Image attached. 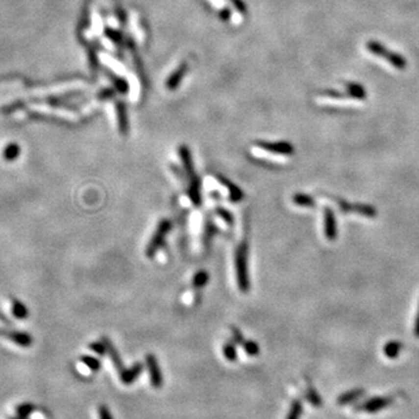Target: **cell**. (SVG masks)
Returning <instances> with one entry per match:
<instances>
[{
  "instance_id": "cell-21",
  "label": "cell",
  "mask_w": 419,
  "mask_h": 419,
  "mask_svg": "<svg viewBox=\"0 0 419 419\" xmlns=\"http://www.w3.org/2000/svg\"><path fill=\"white\" fill-rule=\"evenodd\" d=\"M222 353L223 356H225V359L227 360V361H235L238 358V353H237V347H235L234 343H226L223 345L222 347Z\"/></svg>"
},
{
  "instance_id": "cell-14",
  "label": "cell",
  "mask_w": 419,
  "mask_h": 419,
  "mask_svg": "<svg viewBox=\"0 0 419 419\" xmlns=\"http://www.w3.org/2000/svg\"><path fill=\"white\" fill-rule=\"evenodd\" d=\"M363 395V390L362 389H354L350 390L348 393H345L341 395L339 398H338V404L339 405H347L350 404V403L355 402L356 399L360 398Z\"/></svg>"
},
{
  "instance_id": "cell-2",
  "label": "cell",
  "mask_w": 419,
  "mask_h": 419,
  "mask_svg": "<svg viewBox=\"0 0 419 419\" xmlns=\"http://www.w3.org/2000/svg\"><path fill=\"white\" fill-rule=\"evenodd\" d=\"M234 266L237 283L239 290L242 294L249 291V275H248V245L247 242H241L237 247L234 253Z\"/></svg>"
},
{
  "instance_id": "cell-19",
  "label": "cell",
  "mask_w": 419,
  "mask_h": 419,
  "mask_svg": "<svg viewBox=\"0 0 419 419\" xmlns=\"http://www.w3.org/2000/svg\"><path fill=\"white\" fill-rule=\"evenodd\" d=\"M209 278H210L209 272L205 271V270H199L198 272H196L194 278H192V285L197 289L203 288L207 284Z\"/></svg>"
},
{
  "instance_id": "cell-6",
  "label": "cell",
  "mask_w": 419,
  "mask_h": 419,
  "mask_svg": "<svg viewBox=\"0 0 419 419\" xmlns=\"http://www.w3.org/2000/svg\"><path fill=\"white\" fill-rule=\"evenodd\" d=\"M393 397H374V398L368 399L367 402L362 403L360 405L361 411L369 412V414H375V412L381 411V410L386 409L393 403Z\"/></svg>"
},
{
  "instance_id": "cell-26",
  "label": "cell",
  "mask_w": 419,
  "mask_h": 419,
  "mask_svg": "<svg viewBox=\"0 0 419 419\" xmlns=\"http://www.w3.org/2000/svg\"><path fill=\"white\" fill-rule=\"evenodd\" d=\"M216 212L227 225L232 226L233 223H234V217H233V214L229 212L228 210L223 209V207H217Z\"/></svg>"
},
{
  "instance_id": "cell-28",
  "label": "cell",
  "mask_w": 419,
  "mask_h": 419,
  "mask_svg": "<svg viewBox=\"0 0 419 419\" xmlns=\"http://www.w3.org/2000/svg\"><path fill=\"white\" fill-rule=\"evenodd\" d=\"M231 331H232V334H233V337H232L233 343H234L235 345H241L242 346V344L245 343V339H244V337H242V333L240 332V330L235 327V326H231Z\"/></svg>"
},
{
  "instance_id": "cell-4",
  "label": "cell",
  "mask_w": 419,
  "mask_h": 419,
  "mask_svg": "<svg viewBox=\"0 0 419 419\" xmlns=\"http://www.w3.org/2000/svg\"><path fill=\"white\" fill-rule=\"evenodd\" d=\"M172 227H173V223L170 220L168 219L161 220L160 223L157 225L156 229H155L150 241H149L147 248H146V256L149 257V259H151V257L156 255L158 249L163 246L166 237L168 235V233L170 232Z\"/></svg>"
},
{
  "instance_id": "cell-25",
  "label": "cell",
  "mask_w": 419,
  "mask_h": 419,
  "mask_svg": "<svg viewBox=\"0 0 419 419\" xmlns=\"http://www.w3.org/2000/svg\"><path fill=\"white\" fill-rule=\"evenodd\" d=\"M306 398L309 399V402L315 406H319L321 404L320 396L318 395V393H317V391L313 389V387L311 386L306 389Z\"/></svg>"
},
{
  "instance_id": "cell-22",
  "label": "cell",
  "mask_w": 419,
  "mask_h": 419,
  "mask_svg": "<svg viewBox=\"0 0 419 419\" xmlns=\"http://www.w3.org/2000/svg\"><path fill=\"white\" fill-rule=\"evenodd\" d=\"M80 362H82L83 365H85L86 367L92 371H98L101 367L100 361H99L97 358H93V356L90 355L82 356V358H80Z\"/></svg>"
},
{
  "instance_id": "cell-13",
  "label": "cell",
  "mask_w": 419,
  "mask_h": 419,
  "mask_svg": "<svg viewBox=\"0 0 419 419\" xmlns=\"http://www.w3.org/2000/svg\"><path fill=\"white\" fill-rule=\"evenodd\" d=\"M346 89H347V96H348V97L358 99V100L366 99V90L363 89L360 84L347 83Z\"/></svg>"
},
{
  "instance_id": "cell-8",
  "label": "cell",
  "mask_w": 419,
  "mask_h": 419,
  "mask_svg": "<svg viewBox=\"0 0 419 419\" xmlns=\"http://www.w3.org/2000/svg\"><path fill=\"white\" fill-rule=\"evenodd\" d=\"M0 334H2V337H6L7 339L13 341L14 344H17L20 347H29L33 344V338L29 333L26 332H20V331H0Z\"/></svg>"
},
{
  "instance_id": "cell-27",
  "label": "cell",
  "mask_w": 419,
  "mask_h": 419,
  "mask_svg": "<svg viewBox=\"0 0 419 419\" xmlns=\"http://www.w3.org/2000/svg\"><path fill=\"white\" fill-rule=\"evenodd\" d=\"M89 348L93 350L95 353L99 354V355L104 356L107 354V348H106V345L104 344V341L100 340L99 343H91L89 345Z\"/></svg>"
},
{
  "instance_id": "cell-9",
  "label": "cell",
  "mask_w": 419,
  "mask_h": 419,
  "mask_svg": "<svg viewBox=\"0 0 419 419\" xmlns=\"http://www.w3.org/2000/svg\"><path fill=\"white\" fill-rule=\"evenodd\" d=\"M142 371H144V365L141 362H136L130 368L123 369L120 372V381L123 384H132L142 374Z\"/></svg>"
},
{
  "instance_id": "cell-12",
  "label": "cell",
  "mask_w": 419,
  "mask_h": 419,
  "mask_svg": "<svg viewBox=\"0 0 419 419\" xmlns=\"http://www.w3.org/2000/svg\"><path fill=\"white\" fill-rule=\"evenodd\" d=\"M101 340L104 341L105 345H106L107 354H108V356H110L112 363H113L117 370L121 372L123 370V369H125V366H123V360H121L119 353H118V350L114 348L113 344H112L111 341L107 339V338H105V337L101 338Z\"/></svg>"
},
{
  "instance_id": "cell-24",
  "label": "cell",
  "mask_w": 419,
  "mask_h": 419,
  "mask_svg": "<svg viewBox=\"0 0 419 419\" xmlns=\"http://www.w3.org/2000/svg\"><path fill=\"white\" fill-rule=\"evenodd\" d=\"M244 346L245 352H246L249 356H257L260 353V347L255 341L253 340H245V343L242 344Z\"/></svg>"
},
{
  "instance_id": "cell-3",
  "label": "cell",
  "mask_w": 419,
  "mask_h": 419,
  "mask_svg": "<svg viewBox=\"0 0 419 419\" xmlns=\"http://www.w3.org/2000/svg\"><path fill=\"white\" fill-rule=\"evenodd\" d=\"M366 47H367L369 52H371V54L376 55L378 57H382L384 58V60H387L394 68H396V69L404 70L406 68V64L408 63H406L405 58L403 57L402 55L397 54L395 51L388 50L386 46H383L382 43L377 41H368Z\"/></svg>"
},
{
  "instance_id": "cell-5",
  "label": "cell",
  "mask_w": 419,
  "mask_h": 419,
  "mask_svg": "<svg viewBox=\"0 0 419 419\" xmlns=\"http://www.w3.org/2000/svg\"><path fill=\"white\" fill-rule=\"evenodd\" d=\"M146 363H147L151 387L158 389V388L163 386V375L162 371H161L157 359L155 358V355H153V354H147V356H146Z\"/></svg>"
},
{
  "instance_id": "cell-29",
  "label": "cell",
  "mask_w": 419,
  "mask_h": 419,
  "mask_svg": "<svg viewBox=\"0 0 419 419\" xmlns=\"http://www.w3.org/2000/svg\"><path fill=\"white\" fill-rule=\"evenodd\" d=\"M98 416H99V419H114L113 415L111 414L110 409H108L106 405L99 406Z\"/></svg>"
},
{
  "instance_id": "cell-10",
  "label": "cell",
  "mask_w": 419,
  "mask_h": 419,
  "mask_svg": "<svg viewBox=\"0 0 419 419\" xmlns=\"http://www.w3.org/2000/svg\"><path fill=\"white\" fill-rule=\"evenodd\" d=\"M217 179L222 183L223 186H226V189L228 190L229 195V200L233 203H238L244 198V192L239 186H237L234 183H232L228 178H226L225 176H217Z\"/></svg>"
},
{
  "instance_id": "cell-7",
  "label": "cell",
  "mask_w": 419,
  "mask_h": 419,
  "mask_svg": "<svg viewBox=\"0 0 419 419\" xmlns=\"http://www.w3.org/2000/svg\"><path fill=\"white\" fill-rule=\"evenodd\" d=\"M260 148L265 149L267 151L274 154H279V155H291L294 154V147L293 145L289 144V142H265L261 141L256 144Z\"/></svg>"
},
{
  "instance_id": "cell-30",
  "label": "cell",
  "mask_w": 419,
  "mask_h": 419,
  "mask_svg": "<svg viewBox=\"0 0 419 419\" xmlns=\"http://www.w3.org/2000/svg\"><path fill=\"white\" fill-rule=\"evenodd\" d=\"M415 334L416 337L419 338V311H418V316L417 319H416V325H415Z\"/></svg>"
},
{
  "instance_id": "cell-1",
  "label": "cell",
  "mask_w": 419,
  "mask_h": 419,
  "mask_svg": "<svg viewBox=\"0 0 419 419\" xmlns=\"http://www.w3.org/2000/svg\"><path fill=\"white\" fill-rule=\"evenodd\" d=\"M179 156H181L183 169H184V172L186 173V178H188L189 181V188H188L189 198H190L192 204H194L196 207H198L201 205L200 182H199V178H198L197 173L195 172L191 153L186 146H182V147L179 148Z\"/></svg>"
},
{
  "instance_id": "cell-11",
  "label": "cell",
  "mask_w": 419,
  "mask_h": 419,
  "mask_svg": "<svg viewBox=\"0 0 419 419\" xmlns=\"http://www.w3.org/2000/svg\"><path fill=\"white\" fill-rule=\"evenodd\" d=\"M325 235L328 240L337 238V220L332 210H325Z\"/></svg>"
},
{
  "instance_id": "cell-17",
  "label": "cell",
  "mask_w": 419,
  "mask_h": 419,
  "mask_svg": "<svg viewBox=\"0 0 419 419\" xmlns=\"http://www.w3.org/2000/svg\"><path fill=\"white\" fill-rule=\"evenodd\" d=\"M403 348V345L399 341H390L384 347V354H386L387 358L389 359H395L398 356V354Z\"/></svg>"
},
{
  "instance_id": "cell-16",
  "label": "cell",
  "mask_w": 419,
  "mask_h": 419,
  "mask_svg": "<svg viewBox=\"0 0 419 419\" xmlns=\"http://www.w3.org/2000/svg\"><path fill=\"white\" fill-rule=\"evenodd\" d=\"M12 313L17 319H26L29 315V311L24 303L18 299H13L12 300Z\"/></svg>"
},
{
  "instance_id": "cell-31",
  "label": "cell",
  "mask_w": 419,
  "mask_h": 419,
  "mask_svg": "<svg viewBox=\"0 0 419 419\" xmlns=\"http://www.w3.org/2000/svg\"><path fill=\"white\" fill-rule=\"evenodd\" d=\"M8 419H19V418L18 417H9Z\"/></svg>"
},
{
  "instance_id": "cell-23",
  "label": "cell",
  "mask_w": 419,
  "mask_h": 419,
  "mask_svg": "<svg viewBox=\"0 0 419 419\" xmlns=\"http://www.w3.org/2000/svg\"><path fill=\"white\" fill-rule=\"evenodd\" d=\"M293 200L296 205H299V206H305V207H312L313 204H315V200H313V198L311 197V196L303 195V194H296L293 197Z\"/></svg>"
},
{
  "instance_id": "cell-18",
  "label": "cell",
  "mask_w": 419,
  "mask_h": 419,
  "mask_svg": "<svg viewBox=\"0 0 419 419\" xmlns=\"http://www.w3.org/2000/svg\"><path fill=\"white\" fill-rule=\"evenodd\" d=\"M303 414V404L299 399H295L291 403L290 410H289L287 418L285 419H300Z\"/></svg>"
},
{
  "instance_id": "cell-15",
  "label": "cell",
  "mask_w": 419,
  "mask_h": 419,
  "mask_svg": "<svg viewBox=\"0 0 419 419\" xmlns=\"http://www.w3.org/2000/svg\"><path fill=\"white\" fill-rule=\"evenodd\" d=\"M20 153H21L20 146L14 144V142H12V144H8L6 146L2 155H4L5 161H7V162H13V161H15L19 157Z\"/></svg>"
},
{
  "instance_id": "cell-20",
  "label": "cell",
  "mask_w": 419,
  "mask_h": 419,
  "mask_svg": "<svg viewBox=\"0 0 419 419\" xmlns=\"http://www.w3.org/2000/svg\"><path fill=\"white\" fill-rule=\"evenodd\" d=\"M34 408L33 404H30V403H23V404H20L19 406H17V417L19 419H29V416L33 414Z\"/></svg>"
}]
</instances>
